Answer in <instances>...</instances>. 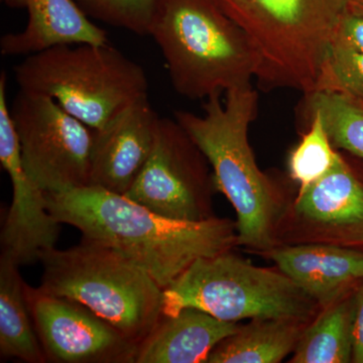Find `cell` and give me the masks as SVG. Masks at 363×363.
Segmentation results:
<instances>
[{
    "label": "cell",
    "instance_id": "1",
    "mask_svg": "<svg viewBox=\"0 0 363 363\" xmlns=\"http://www.w3.org/2000/svg\"><path fill=\"white\" fill-rule=\"evenodd\" d=\"M45 196L48 209L59 223L121 253L162 290L196 259L227 252L238 243L233 222L226 219L176 220L95 186Z\"/></svg>",
    "mask_w": 363,
    "mask_h": 363
},
{
    "label": "cell",
    "instance_id": "2",
    "mask_svg": "<svg viewBox=\"0 0 363 363\" xmlns=\"http://www.w3.org/2000/svg\"><path fill=\"white\" fill-rule=\"evenodd\" d=\"M208 97L202 116L176 111L175 119L207 157L216 190L225 196L238 216V243L271 250L277 200L271 180L260 171L248 140L257 118L259 93L252 84Z\"/></svg>",
    "mask_w": 363,
    "mask_h": 363
},
{
    "label": "cell",
    "instance_id": "3",
    "mask_svg": "<svg viewBox=\"0 0 363 363\" xmlns=\"http://www.w3.org/2000/svg\"><path fill=\"white\" fill-rule=\"evenodd\" d=\"M149 35L176 92L191 100L250 84L259 71L247 33L215 0H160Z\"/></svg>",
    "mask_w": 363,
    "mask_h": 363
},
{
    "label": "cell",
    "instance_id": "4",
    "mask_svg": "<svg viewBox=\"0 0 363 363\" xmlns=\"http://www.w3.org/2000/svg\"><path fill=\"white\" fill-rule=\"evenodd\" d=\"M43 292L80 303L140 345L162 317L156 281L121 253L90 240L42 252Z\"/></svg>",
    "mask_w": 363,
    "mask_h": 363
},
{
    "label": "cell",
    "instance_id": "5",
    "mask_svg": "<svg viewBox=\"0 0 363 363\" xmlns=\"http://www.w3.org/2000/svg\"><path fill=\"white\" fill-rule=\"evenodd\" d=\"M247 33L259 55L255 78L266 91L291 88L307 94L320 68L346 0H215Z\"/></svg>",
    "mask_w": 363,
    "mask_h": 363
},
{
    "label": "cell",
    "instance_id": "6",
    "mask_svg": "<svg viewBox=\"0 0 363 363\" xmlns=\"http://www.w3.org/2000/svg\"><path fill=\"white\" fill-rule=\"evenodd\" d=\"M14 74L20 89L52 98L95 131L149 90L143 67L109 43L56 45L26 57Z\"/></svg>",
    "mask_w": 363,
    "mask_h": 363
},
{
    "label": "cell",
    "instance_id": "7",
    "mask_svg": "<svg viewBox=\"0 0 363 363\" xmlns=\"http://www.w3.org/2000/svg\"><path fill=\"white\" fill-rule=\"evenodd\" d=\"M315 302L283 272L255 267L230 250L196 259L162 292V316L194 308L221 321L303 322Z\"/></svg>",
    "mask_w": 363,
    "mask_h": 363
},
{
    "label": "cell",
    "instance_id": "8",
    "mask_svg": "<svg viewBox=\"0 0 363 363\" xmlns=\"http://www.w3.org/2000/svg\"><path fill=\"white\" fill-rule=\"evenodd\" d=\"M26 173L45 193L91 186L95 131L52 98L18 91L9 106Z\"/></svg>",
    "mask_w": 363,
    "mask_h": 363
},
{
    "label": "cell",
    "instance_id": "9",
    "mask_svg": "<svg viewBox=\"0 0 363 363\" xmlns=\"http://www.w3.org/2000/svg\"><path fill=\"white\" fill-rule=\"evenodd\" d=\"M207 157L180 123L161 118L152 154L126 197L147 209L183 221L211 218L207 194L216 190Z\"/></svg>",
    "mask_w": 363,
    "mask_h": 363
},
{
    "label": "cell",
    "instance_id": "10",
    "mask_svg": "<svg viewBox=\"0 0 363 363\" xmlns=\"http://www.w3.org/2000/svg\"><path fill=\"white\" fill-rule=\"evenodd\" d=\"M26 294L47 362L135 363L138 344L85 306L28 284Z\"/></svg>",
    "mask_w": 363,
    "mask_h": 363
},
{
    "label": "cell",
    "instance_id": "11",
    "mask_svg": "<svg viewBox=\"0 0 363 363\" xmlns=\"http://www.w3.org/2000/svg\"><path fill=\"white\" fill-rule=\"evenodd\" d=\"M7 76L0 75V162L13 185V201L0 233L1 253L18 266L39 262L42 252L56 247L60 226L48 209L47 196L26 173L6 98Z\"/></svg>",
    "mask_w": 363,
    "mask_h": 363
},
{
    "label": "cell",
    "instance_id": "12",
    "mask_svg": "<svg viewBox=\"0 0 363 363\" xmlns=\"http://www.w3.org/2000/svg\"><path fill=\"white\" fill-rule=\"evenodd\" d=\"M160 121L147 95L94 130L91 186L125 194L152 154Z\"/></svg>",
    "mask_w": 363,
    "mask_h": 363
},
{
    "label": "cell",
    "instance_id": "13",
    "mask_svg": "<svg viewBox=\"0 0 363 363\" xmlns=\"http://www.w3.org/2000/svg\"><path fill=\"white\" fill-rule=\"evenodd\" d=\"M28 11V25L0 40L4 56H30L61 45L105 44L107 33L88 18L75 0H6Z\"/></svg>",
    "mask_w": 363,
    "mask_h": 363
},
{
    "label": "cell",
    "instance_id": "14",
    "mask_svg": "<svg viewBox=\"0 0 363 363\" xmlns=\"http://www.w3.org/2000/svg\"><path fill=\"white\" fill-rule=\"evenodd\" d=\"M277 266L301 290L322 305H330L346 286L363 278V253L329 245L271 250Z\"/></svg>",
    "mask_w": 363,
    "mask_h": 363
},
{
    "label": "cell",
    "instance_id": "15",
    "mask_svg": "<svg viewBox=\"0 0 363 363\" xmlns=\"http://www.w3.org/2000/svg\"><path fill=\"white\" fill-rule=\"evenodd\" d=\"M238 328L235 322L186 308L176 316L162 317L138 345L135 363L207 362L212 350Z\"/></svg>",
    "mask_w": 363,
    "mask_h": 363
},
{
    "label": "cell",
    "instance_id": "16",
    "mask_svg": "<svg viewBox=\"0 0 363 363\" xmlns=\"http://www.w3.org/2000/svg\"><path fill=\"white\" fill-rule=\"evenodd\" d=\"M295 208L320 225L338 228L363 227V185L340 156L321 179L300 189Z\"/></svg>",
    "mask_w": 363,
    "mask_h": 363
},
{
    "label": "cell",
    "instance_id": "17",
    "mask_svg": "<svg viewBox=\"0 0 363 363\" xmlns=\"http://www.w3.org/2000/svg\"><path fill=\"white\" fill-rule=\"evenodd\" d=\"M18 269L11 257L0 255V354L2 359L45 363L26 298V283Z\"/></svg>",
    "mask_w": 363,
    "mask_h": 363
},
{
    "label": "cell",
    "instance_id": "18",
    "mask_svg": "<svg viewBox=\"0 0 363 363\" xmlns=\"http://www.w3.org/2000/svg\"><path fill=\"white\" fill-rule=\"evenodd\" d=\"M298 323L289 319L253 320L222 340L207 363L281 362L300 340Z\"/></svg>",
    "mask_w": 363,
    "mask_h": 363
},
{
    "label": "cell",
    "instance_id": "19",
    "mask_svg": "<svg viewBox=\"0 0 363 363\" xmlns=\"http://www.w3.org/2000/svg\"><path fill=\"white\" fill-rule=\"evenodd\" d=\"M354 298L332 304L301 335L293 363H346L352 359Z\"/></svg>",
    "mask_w": 363,
    "mask_h": 363
},
{
    "label": "cell",
    "instance_id": "20",
    "mask_svg": "<svg viewBox=\"0 0 363 363\" xmlns=\"http://www.w3.org/2000/svg\"><path fill=\"white\" fill-rule=\"evenodd\" d=\"M321 117L332 145L363 159V104L352 98L316 90L304 94L301 116Z\"/></svg>",
    "mask_w": 363,
    "mask_h": 363
},
{
    "label": "cell",
    "instance_id": "21",
    "mask_svg": "<svg viewBox=\"0 0 363 363\" xmlns=\"http://www.w3.org/2000/svg\"><path fill=\"white\" fill-rule=\"evenodd\" d=\"M308 130L289 157V171L300 189H304L326 175L338 162L340 155L332 145L318 114L305 118Z\"/></svg>",
    "mask_w": 363,
    "mask_h": 363
},
{
    "label": "cell",
    "instance_id": "22",
    "mask_svg": "<svg viewBox=\"0 0 363 363\" xmlns=\"http://www.w3.org/2000/svg\"><path fill=\"white\" fill-rule=\"evenodd\" d=\"M316 90L340 93L363 104V52L334 38L320 68Z\"/></svg>",
    "mask_w": 363,
    "mask_h": 363
},
{
    "label": "cell",
    "instance_id": "23",
    "mask_svg": "<svg viewBox=\"0 0 363 363\" xmlns=\"http://www.w3.org/2000/svg\"><path fill=\"white\" fill-rule=\"evenodd\" d=\"M87 16L123 28L138 35H149L160 0H75Z\"/></svg>",
    "mask_w": 363,
    "mask_h": 363
},
{
    "label": "cell",
    "instance_id": "24",
    "mask_svg": "<svg viewBox=\"0 0 363 363\" xmlns=\"http://www.w3.org/2000/svg\"><path fill=\"white\" fill-rule=\"evenodd\" d=\"M334 38L363 52V16L346 9Z\"/></svg>",
    "mask_w": 363,
    "mask_h": 363
},
{
    "label": "cell",
    "instance_id": "25",
    "mask_svg": "<svg viewBox=\"0 0 363 363\" xmlns=\"http://www.w3.org/2000/svg\"><path fill=\"white\" fill-rule=\"evenodd\" d=\"M352 359L363 363V288L354 298L352 320Z\"/></svg>",
    "mask_w": 363,
    "mask_h": 363
},
{
    "label": "cell",
    "instance_id": "26",
    "mask_svg": "<svg viewBox=\"0 0 363 363\" xmlns=\"http://www.w3.org/2000/svg\"><path fill=\"white\" fill-rule=\"evenodd\" d=\"M347 9L363 16V0H346Z\"/></svg>",
    "mask_w": 363,
    "mask_h": 363
}]
</instances>
